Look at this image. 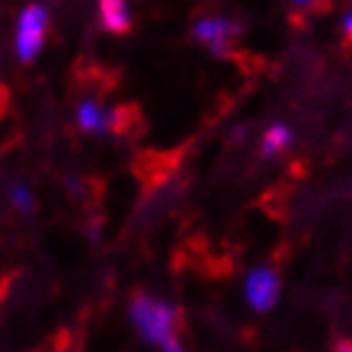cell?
I'll use <instances>...</instances> for the list:
<instances>
[{
  "instance_id": "obj_9",
  "label": "cell",
  "mask_w": 352,
  "mask_h": 352,
  "mask_svg": "<svg viewBox=\"0 0 352 352\" xmlns=\"http://www.w3.org/2000/svg\"><path fill=\"white\" fill-rule=\"evenodd\" d=\"M344 31H347V34L352 36V13L347 18H344Z\"/></svg>"
},
{
  "instance_id": "obj_8",
  "label": "cell",
  "mask_w": 352,
  "mask_h": 352,
  "mask_svg": "<svg viewBox=\"0 0 352 352\" xmlns=\"http://www.w3.org/2000/svg\"><path fill=\"white\" fill-rule=\"evenodd\" d=\"M10 199H13V204H16L21 212L34 210V199H31V192H28L26 186H13V189H10Z\"/></svg>"
},
{
  "instance_id": "obj_7",
  "label": "cell",
  "mask_w": 352,
  "mask_h": 352,
  "mask_svg": "<svg viewBox=\"0 0 352 352\" xmlns=\"http://www.w3.org/2000/svg\"><path fill=\"white\" fill-rule=\"evenodd\" d=\"M289 143H291L289 128H283V125H273L263 138V153L265 156H273V153H278V151L286 148Z\"/></svg>"
},
{
  "instance_id": "obj_10",
  "label": "cell",
  "mask_w": 352,
  "mask_h": 352,
  "mask_svg": "<svg viewBox=\"0 0 352 352\" xmlns=\"http://www.w3.org/2000/svg\"><path fill=\"white\" fill-rule=\"evenodd\" d=\"M296 3H299V6H309V3H311V0H296Z\"/></svg>"
},
{
  "instance_id": "obj_6",
  "label": "cell",
  "mask_w": 352,
  "mask_h": 352,
  "mask_svg": "<svg viewBox=\"0 0 352 352\" xmlns=\"http://www.w3.org/2000/svg\"><path fill=\"white\" fill-rule=\"evenodd\" d=\"M105 123H107L105 113H102L92 100L82 102L80 105V125L85 128V131H102Z\"/></svg>"
},
{
  "instance_id": "obj_1",
  "label": "cell",
  "mask_w": 352,
  "mask_h": 352,
  "mask_svg": "<svg viewBox=\"0 0 352 352\" xmlns=\"http://www.w3.org/2000/svg\"><path fill=\"white\" fill-rule=\"evenodd\" d=\"M131 314L133 324L148 342L161 344L164 350H179V344L174 342V309L168 304L141 296L133 301Z\"/></svg>"
},
{
  "instance_id": "obj_4",
  "label": "cell",
  "mask_w": 352,
  "mask_h": 352,
  "mask_svg": "<svg viewBox=\"0 0 352 352\" xmlns=\"http://www.w3.org/2000/svg\"><path fill=\"white\" fill-rule=\"evenodd\" d=\"M235 26L228 23V21H220V18H207V21H199L197 28H194V36L204 41L214 54H225L230 44V36H232Z\"/></svg>"
},
{
  "instance_id": "obj_2",
  "label": "cell",
  "mask_w": 352,
  "mask_h": 352,
  "mask_svg": "<svg viewBox=\"0 0 352 352\" xmlns=\"http://www.w3.org/2000/svg\"><path fill=\"white\" fill-rule=\"evenodd\" d=\"M46 34V10L41 6H28L21 18H18V34H16V52L23 62L36 59V54L44 46Z\"/></svg>"
},
{
  "instance_id": "obj_3",
  "label": "cell",
  "mask_w": 352,
  "mask_h": 352,
  "mask_svg": "<svg viewBox=\"0 0 352 352\" xmlns=\"http://www.w3.org/2000/svg\"><path fill=\"white\" fill-rule=\"evenodd\" d=\"M245 294H248V301L253 304V309L265 311V309H271L276 304V299H278V278L268 268H256V271L248 276Z\"/></svg>"
},
{
  "instance_id": "obj_5",
  "label": "cell",
  "mask_w": 352,
  "mask_h": 352,
  "mask_svg": "<svg viewBox=\"0 0 352 352\" xmlns=\"http://www.w3.org/2000/svg\"><path fill=\"white\" fill-rule=\"evenodd\" d=\"M100 13H102L105 28L113 34H125L131 28V16H128L125 0H100Z\"/></svg>"
}]
</instances>
